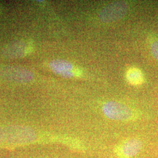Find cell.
<instances>
[{"label":"cell","mask_w":158,"mask_h":158,"mask_svg":"<svg viewBox=\"0 0 158 158\" xmlns=\"http://www.w3.org/2000/svg\"><path fill=\"white\" fill-rule=\"evenodd\" d=\"M4 144L19 145L35 141L37 134L35 130L29 127L11 125L2 128Z\"/></svg>","instance_id":"6da1fadb"},{"label":"cell","mask_w":158,"mask_h":158,"mask_svg":"<svg viewBox=\"0 0 158 158\" xmlns=\"http://www.w3.org/2000/svg\"><path fill=\"white\" fill-rule=\"evenodd\" d=\"M102 110L107 118L115 121L130 120L134 115V113L130 107L122 103L115 102L105 103Z\"/></svg>","instance_id":"7a4b0ae2"},{"label":"cell","mask_w":158,"mask_h":158,"mask_svg":"<svg viewBox=\"0 0 158 158\" xmlns=\"http://www.w3.org/2000/svg\"><path fill=\"white\" fill-rule=\"evenodd\" d=\"M128 9V4L123 1L111 3L104 8L99 14V18L104 23L115 21L124 17Z\"/></svg>","instance_id":"3957f363"},{"label":"cell","mask_w":158,"mask_h":158,"mask_svg":"<svg viewBox=\"0 0 158 158\" xmlns=\"http://www.w3.org/2000/svg\"><path fill=\"white\" fill-rule=\"evenodd\" d=\"M0 74L4 78L19 83L31 81L34 74L28 70L19 67L8 66L1 69Z\"/></svg>","instance_id":"277c9868"},{"label":"cell","mask_w":158,"mask_h":158,"mask_svg":"<svg viewBox=\"0 0 158 158\" xmlns=\"http://www.w3.org/2000/svg\"><path fill=\"white\" fill-rule=\"evenodd\" d=\"M143 143L138 139H130L119 145L115 148V153L119 158H132L141 151Z\"/></svg>","instance_id":"5b68a950"},{"label":"cell","mask_w":158,"mask_h":158,"mask_svg":"<svg viewBox=\"0 0 158 158\" xmlns=\"http://www.w3.org/2000/svg\"><path fill=\"white\" fill-rule=\"evenodd\" d=\"M49 67L52 72L60 74L63 77H72L75 75L73 64L64 60H54L50 63Z\"/></svg>","instance_id":"8992f818"},{"label":"cell","mask_w":158,"mask_h":158,"mask_svg":"<svg viewBox=\"0 0 158 158\" xmlns=\"http://www.w3.org/2000/svg\"><path fill=\"white\" fill-rule=\"evenodd\" d=\"M28 53V46L23 42H16L6 46L2 51V55L6 58H19Z\"/></svg>","instance_id":"52a82bcc"},{"label":"cell","mask_w":158,"mask_h":158,"mask_svg":"<svg viewBox=\"0 0 158 158\" xmlns=\"http://www.w3.org/2000/svg\"><path fill=\"white\" fill-rule=\"evenodd\" d=\"M127 79L131 85H139L144 81V76L138 68H131L127 73Z\"/></svg>","instance_id":"ba28073f"},{"label":"cell","mask_w":158,"mask_h":158,"mask_svg":"<svg viewBox=\"0 0 158 158\" xmlns=\"http://www.w3.org/2000/svg\"><path fill=\"white\" fill-rule=\"evenodd\" d=\"M151 51L153 56L158 62V40H154L151 44Z\"/></svg>","instance_id":"9c48e42d"},{"label":"cell","mask_w":158,"mask_h":158,"mask_svg":"<svg viewBox=\"0 0 158 158\" xmlns=\"http://www.w3.org/2000/svg\"><path fill=\"white\" fill-rule=\"evenodd\" d=\"M2 6L0 4V13L2 11Z\"/></svg>","instance_id":"30bf717a"}]
</instances>
